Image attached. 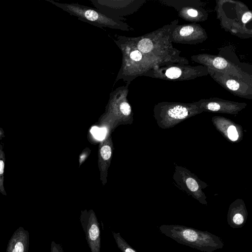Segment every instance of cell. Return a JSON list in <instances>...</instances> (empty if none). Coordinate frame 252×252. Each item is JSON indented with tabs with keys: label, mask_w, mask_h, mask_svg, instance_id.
Masks as SVG:
<instances>
[{
	"label": "cell",
	"mask_w": 252,
	"mask_h": 252,
	"mask_svg": "<svg viewBox=\"0 0 252 252\" xmlns=\"http://www.w3.org/2000/svg\"><path fill=\"white\" fill-rule=\"evenodd\" d=\"M198 107H189L185 104L166 105L159 109L158 123L162 128H171L183 120L201 112Z\"/></svg>",
	"instance_id": "7a4b0ae2"
},
{
	"label": "cell",
	"mask_w": 252,
	"mask_h": 252,
	"mask_svg": "<svg viewBox=\"0 0 252 252\" xmlns=\"http://www.w3.org/2000/svg\"><path fill=\"white\" fill-rule=\"evenodd\" d=\"M214 66L218 69H223L226 67L227 63L226 60L220 57H217L213 61Z\"/></svg>",
	"instance_id": "7c38bea8"
},
{
	"label": "cell",
	"mask_w": 252,
	"mask_h": 252,
	"mask_svg": "<svg viewBox=\"0 0 252 252\" xmlns=\"http://www.w3.org/2000/svg\"><path fill=\"white\" fill-rule=\"evenodd\" d=\"M5 162V155L2 143L0 142V192L6 195L4 187V172Z\"/></svg>",
	"instance_id": "52a82bcc"
},
{
	"label": "cell",
	"mask_w": 252,
	"mask_h": 252,
	"mask_svg": "<svg viewBox=\"0 0 252 252\" xmlns=\"http://www.w3.org/2000/svg\"><path fill=\"white\" fill-rule=\"evenodd\" d=\"M252 13L250 12H247L243 15L242 21L245 24L252 18Z\"/></svg>",
	"instance_id": "44dd1931"
},
{
	"label": "cell",
	"mask_w": 252,
	"mask_h": 252,
	"mask_svg": "<svg viewBox=\"0 0 252 252\" xmlns=\"http://www.w3.org/2000/svg\"><path fill=\"white\" fill-rule=\"evenodd\" d=\"M85 16L86 18L91 21H95L98 19V15L96 12L89 10L85 12Z\"/></svg>",
	"instance_id": "9a60e30c"
},
{
	"label": "cell",
	"mask_w": 252,
	"mask_h": 252,
	"mask_svg": "<svg viewBox=\"0 0 252 252\" xmlns=\"http://www.w3.org/2000/svg\"><path fill=\"white\" fill-rule=\"evenodd\" d=\"M182 74V70L177 67H171L166 70V76L171 79H175L179 78Z\"/></svg>",
	"instance_id": "8fae6325"
},
{
	"label": "cell",
	"mask_w": 252,
	"mask_h": 252,
	"mask_svg": "<svg viewBox=\"0 0 252 252\" xmlns=\"http://www.w3.org/2000/svg\"><path fill=\"white\" fill-rule=\"evenodd\" d=\"M226 136L232 141H236L238 139L239 132L235 125H229L226 130Z\"/></svg>",
	"instance_id": "30bf717a"
},
{
	"label": "cell",
	"mask_w": 252,
	"mask_h": 252,
	"mask_svg": "<svg viewBox=\"0 0 252 252\" xmlns=\"http://www.w3.org/2000/svg\"><path fill=\"white\" fill-rule=\"evenodd\" d=\"M137 47L140 51L147 53L152 50L153 44L151 40L148 38H144L139 42Z\"/></svg>",
	"instance_id": "9c48e42d"
},
{
	"label": "cell",
	"mask_w": 252,
	"mask_h": 252,
	"mask_svg": "<svg viewBox=\"0 0 252 252\" xmlns=\"http://www.w3.org/2000/svg\"><path fill=\"white\" fill-rule=\"evenodd\" d=\"M142 54L141 52L138 50L133 51L130 54V58L135 61H139L142 59Z\"/></svg>",
	"instance_id": "d6986e66"
},
{
	"label": "cell",
	"mask_w": 252,
	"mask_h": 252,
	"mask_svg": "<svg viewBox=\"0 0 252 252\" xmlns=\"http://www.w3.org/2000/svg\"><path fill=\"white\" fill-rule=\"evenodd\" d=\"M201 108H203V110L230 114H236L241 109L240 106L236 104L218 101H210L202 104Z\"/></svg>",
	"instance_id": "8992f818"
},
{
	"label": "cell",
	"mask_w": 252,
	"mask_h": 252,
	"mask_svg": "<svg viewBox=\"0 0 252 252\" xmlns=\"http://www.w3.org/2000/svg\"><path fill=\"white\" fill-rule=\"evenodd\" d=\"M173 178L179 186L189 195L200 203L207 205L206 196L202 189L206 188L205 183L199 180L187 169L176 166Z\"/></svg>",
	"instance_id": "3957f363"
},
{
	"label": "cell",
	"mask_w": 252,
	"mask_h": 252,
	"mask_svg": "<svg viewBox=\"0 0 252 252\" xmlns=\"http://www.w3.org/2000/svg\"><path fill=\"white\" fill-rule=\"evenodd\" d=\"M52 252H63V251L61 245L55 244L54 242H53Z\"/></svg>",
	"instance_id": "7402d4cb"
},
{
	"label": "cell",
	"mask_w": 252,
	"mask_h": 252,
	"mask_svg": "<svg viewBox=\"0 0 252 252\" xmlns=\"http://www.w3.org/2000/svg\"><path fill=\"white\" fill-rule=\"evenodd\" d=\"M226 86L232 91H236L240 87L239 83L233 79L228 80L226 82Z\"/></svg>",
	"instance_id": "ac0fdd59"
},
{
	"label": "cell",
	"mask_w": 252,
	"mask_h": 252,
	"mask_svg": "<svg viewBox=\"0 0 252 252\" xmlns=\"http://www.w3.org/2000/svg\"><path fill=\"white\" fill-rule=\"evenodd\" d=\"M158 229L178 243L201 252H213L224 246L220 237L207 231L179 224H162Z\"/></svg>",
	"instance_id": "6da1fadb"
},
{
	"label": "cell",
	"mask_w": 252,
	"mask_h": 252,
	"mask_svg": "<svg viewBox=\"0 0 252 252\" xmlns=\"http://www.w3.org/2000/svg\"><path fill=\"white\" fill-rule=\"evenodd\" d=\"M81 225L91 252H100V230L97 217L93 211L82 212Z\"/></svg>",
	"instance_id": "277c9868"
},
{
	"label": "cell",
	"mask_w": 252,
	"mask_h": 252,
	"mask_svg": "<svg viewBox=\"0 0 252 252\" xmlns=\"http://www.w3.org/2000/svg\"><path fill=\"white\" fill-rule=\"evenodd\" d=\"M112 233L118 248L122 252H137L126 242L120 233L113 231Z\"/></svg>",
	"instance_id": "ba28073f"
},
{
	"label": "cell",
	"mask_w": 252,
	"mask_h": 252,
	"mask_svg": "<svg viewBox=\"0 0 252 252\" xmlns=\"http://www.w3.org/2000/svg\"><path fill=\"white\" fill-rule=\"evenodd\" d=\"M100 154L103 159H109L111 156V148L108 145L104 146L101 149Z\"/></svg>",
	"instance_id": "5bb4252c"
},
{
	"label": "cell",
	"mask_w": 252,
	"mask_h": 252,
	"mask_svg": "<svg viewBox=\"0 0 252 252\" xmlns=\"http://www.w3.org/2000/svg\"><path fill=\"white\" fill-rule=\"evenodd\" d=\"M5 137V133L1 127H0V140Z\"/></svg>",
	"instance_id": "cb8c5ba5"
},
{
	"label": "cell",
	"mask_w": 252,
	"mask_h": 252,
	"mask_svg": "<svg viewBox=\"0 0 252 252\" xmlns=\"http://www.w3.org/2000/svg\"><path fill=\"white\" fill-rule=\"evenodd\" d=\"M120 108L122 113L126 116L129 115L131 112V108L127 102H124L122 103Z\"/></svg>",
	"instance_id": "e0dca14e"
},
{
	"label": "cell",
	"mask_w": 252,
	"mask_h": 252,
	"mask_svg": "<svg viewBox=\"0 0 252 252\" xmlns=\"http://www.w3.org/2000/svg\"><path fill=\"white\" fill-rule=\"evenodd\" d=\"M248 216L244 202L241 199H237L229 207L227 214V223L232 228H241L245 225Z\"/></svg>",
	"instance_id": "5b68a950"
},
{
	"label": "cell",
	"mask_w": 252,
	"mask_h": 252,
	"mask_svg": "<svg viewBox=\"0 0 252 252\" xmlns=\"http://www.w3.org/2000/svg\"><path fill=\"white\" fill-rule=\"evenodd\" d=\"M188 14L191 17H196L198 15L197 11L193 9H189L187 11Z\"/></svg>",
	"instance_id": "603a6c76"
},
{
	"label": "cell",
	"mask_w": 252,
	"mask_h": 252,
	"mask_svg": "<svg viewBox=\"0 0 252 252\" xmlns=\"http://www.w3.org/2000/svg\"><path fill=\"white\" fill-rule=\"evenodd\" d=\"M93 135L98 139H102L105 135V131L104 128H99L97 127H93L91 130Z\"/></svg>",
	"instance_id": "4fadbf2b"
},
{
	"label": "cell",
	"mask_w": 252,
	"mask_h": 252,
	"mask_svg": "<svg viewBox=\"0 0 252 252\" xmlns=\"http://www.w3.org/2000/svg\"><path fill=\"white\" fill-rule=\"evenodd\" d=\"M24 246L21 242H17L15 246L14 249L13 250L12 252H23Z\"/></svg>",
	"instance_id": "ffe728a7"
},
{
	"label": "cell",
	"mask_w": 252,
	"mask_h": 252,
	"mask_svg": "<svg viewBox=\"0 0 252 252\" xmlns=\"http://www.w3.org/2000/svg\"><path fill=\"white\" fill-rule=\"evenodd\" d=\"M194 29L192 26H186L181 29L180 34L182 36H188L193 32Z\"/></svg>",
	"instance_id": "2e32d148"
}]
</instances>
